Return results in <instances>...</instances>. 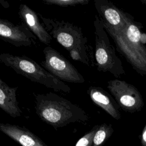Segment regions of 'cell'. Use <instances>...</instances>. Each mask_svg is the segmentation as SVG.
<instances>
[{
    "mask_svg": "<svg viewBox=\"0 0 146 146\" xmlns=\"http://www.w3.org/2000/svg\"><path fill=\"white\" fill-rule=\"evenodd\" d=\"M140 40L142 44H146V33H143V32L141 33Z\"/></svg>",
    "mask_w": 146,
    "mask_h": 146,
    "instance_id": "cell-18",
    "label": "cell"
},
{
    "mask_svg": "<svg viewBox=\"0 0 146 146\" xmlns=\"http://www.w3.org/2000/svg\"><path fill=\"white\" fill-rule=\"evenodd\" d=\"M99 127V125H94L91 129L86 132L78 140L75 146H92L94 136Z\"/></svg>",
    "mask_w": 146,
    "mask_h": 146,
    "instance_id": "cell-16",
    "label": "cell"
},
{
    "mask_svg": "<svg viewBox=\"0 0 146 146\" xmlns=\"http://www.w3.org/2000/svg\"><path fill=\"white\" fill-rule=\"evenodd\" d=\"M0 38L15 47H30L36 44V37L23 22L14 25L11 22L0 19Z\"/></svg>",
    "mask_w": 146,
    "mask_h": 146,
    "instance_id": "cell-8",
    "label": "cell"
},
{
    "mask_svg": "<svg viewBox=\"0 0 146 146\" xmlns=\"http://www.w3.org/2000/svg\"><path fill=\"white\" fill-rule=\"evenodd\" d=\"M47 5H53L60 7L75 6L77 5H85L89 3L88 0H42Z\"/></svg>",
    "mask_w": 146,
    "mask_h": 146,
    "instance_id": "cell-15",
    "label": "cell"
},
{
    "mask_svg": "<svg viewBox=\"0 0 146 146\" xmlns=\"http://www.w3.org/2000/svg\"><path fill=\"white\" fill-rule=\"evenodd\" d=\"M107 87L124 111L135 113L141 111L144 107L143 97L135 86L124 80L115 79L108 80Z\"/></svg>",
    "mask_w": 146,
    "mask_h": 146,
    "instance_id": "cell-7",
    "label": "cell"
},
{
    "mask_svg": "<svg viewBox=\"0 0 146 146\" xmlns=\"http://www.w3.org/2000/svg\"><path fill=\"white\" fill-rule=\"evenodd\" d=\"M0 2H1V3L2 6L3 7H5V8H7V7H9V5H6V4H7V3H8V2H6V1H3V0H1Z\"/></svg>",
    "mask_w": 146,
    "mask_h": 146,
    "instance_id": "cell-19",
    "label": "cell"
},
{
    "mask_svg": "<svg viewBox=\"0 0 146 146\" xmlns=\"http://www.w3.org/2000/svg\"><path fill=\"white\" fill-rule=\"evenodd\" d=\"M103 23L117 50L139 75L146 76V46L140 40L143 25L131 15L124 27L120 30H114Z\"/></svg>",
    "mask_w": 146,
    "mask_h": 146,
    "instance_id": "cell-2",
    "label": "cell"
},
{
    "mask_svg": "<svg viewBox=\"0 0 146 146\" xmlns=\"http://www.w3.org/2000/svg\"><path fill=\"white\" fill-rule=\"evenodd\" d=\"M18 87H11L0 79V108L13 117L21 116L22 111L16 97Z\"/></svg>",
    "mask_w": 146,
    "mask_h": 146,
    "instance_id": "cell-13",
    "label": "cell"
},
{
    "mask_svg": "<svg viewBox=\"0 0 146 146\" xmlns=\"http://www.w3.org/2000/svg\"><path fill=\"white\" fill-rule=\"evenodd\" d=\"M114 130L111 124L99 125L93 139L92 146H102L111 136Z\"/></svg>",
    "mask_w": 146,
    "mask_h": 146,
    "instance_id": "cell-14",
    "label": "cell"
},
{
    "mask_svg": "<svg viewBox=\"0 0 146 146\" xmlns=\"http://www.w3.org/2000/svg\"><path fill=\"white\" fill-rule=\"evenodd\" d=\"M87 92L91 100L113 119L119 120L121 118L120 107L109 93L100 87L90 86Z\"/></svg>",
    "mask_w": 146,
    "mask_h": 146,
    "instance_id": "cell-12",
    "label": "cell"
},
{
    "mask_svg": "<svg viewBox=\"0 0 146 146\" xmlns=\"http://www.w3.org/2000/svg\"><path fill=\"white\" fill-rule=\"evenodd\" d=\"M18 15L22 22L25 23L27 27L42 43L49 46L52 40L51 36L48 33L42 22L40 21L38 13L25 4H21L19 6Z\"/></svg>",
    "mask_w": 146,
    "mask_h": 146,
    "instance_id": "cell-10",
    "label": "cell"
},
{
    "mask_svg": "<svg viewBox=\"0 0 146 146\" xmlns=\"http://www.w3.org/2000/svg\"><path fill=\"white\" fill-rule=\"evenodd\" d=\"M95 35V60L97 70L104 72H109L115 78L124 75L121 60L117 56L113 46L111 43L102 19L95 15L94 21Z\"/></svg>",
    "mask_w": 146,
    "mask_h": 146,
    "instance_id": "cell-5",
    "label": "cell"
},
{
    "mask_svg": "<svg viewBox=\"0 0 146 146\" xmlns=\"http://www.w3.org/2000/svg\"><path fill=\"white\" fill-rule=\"evenodd\" d=\"M35 111L43 121L57 129L70 123H84L90 117L76 104L55 93L34 94Z\"/></svg>",
    "mask_w": 146,
    "mask_h": 146,
    "instance_id": "cell-1",
    "label": "cell"
},
{
    "mask_svg": "<svg viewBox=\"0 0 146 146\" xmlns=\"http://www.w3.org/2000/svg\"><path fill=\"white\" fill-rule=\"evenodd\" d=\"M140 141L142 146H146V124L144 125L140 135Z\"/></svg>",
    "mask_w": 146,
    "mask_h": 146,
    "instance_id": "cell-17",
    "label": "cell"
},
{
    "mask_svg": "<svg viewBox=\"0 0 146 146\" xmlns=\"http://www.w3.org/2000/svg\"><path fill=\"white\" fill-rule=\"evenodd\" d=\"M94 6L104 23L114 30L124 27L131 14L117 8L107 0H95Z\"/></svg>",
    "mask_w": 146,
    "mask_h": 146,
    "instance_id": "cell-9",
    "label": "cell"
},
{
    "mask_svg": "<svg viewBox=\"0 0 146 146\" xmlns=\"http://www.w3.org/2000/svg\"><path fill=\"white\" fill-rule=\"evenodd\" d=\"M44 60L40 65L52 75L63 82L83 83L85 80L75 67L61 54L50 46L43 50Z\"/></svg>",
    "mask_w": 146,
    "mask_h": 146,
    "instance_id": "cell-6",
    "label": "cell"
},
{
    "mask_svg": "<svg viewBox=\"0 0 146 146\" xmlns=\"http://www.w3.org/2000/svg\"><path fill=\"white\" fill-rule=\"evenodd\" d=\"M0 131L22 146H48L29 129L9 123H1Z\"/></svg>",
    "mask_w": 146,
    "mask_h": 146,
    "instance_id": "cell-11",
    "label": "cell"
},
{
    "mask_svg": "<svg viewBox=\"0 0 146 146\" xmlns=\"http://www.w3.org/2000/svg\"><path fill=\"white\" fill-rule=\"evenodd\" d=\"M48 33L69 53L72 59L90 66L88 39L81 27L63 20L44 17L38 13Z\"/></svg>",
    "mask_w": 146,
    "mask_h": 146,
    "instance_id": "cell-3",
    "label": "cell"
},
{
    "mask_svg": "<svg viewBox=\"0 0 146 146\" xmlns=\"http://www.w3.org/2000/svg\"><path fill=\"white\" fill-rule=\"evenodd\" d=\"M0 60L18 74L26 77L33 82L42 84L57 92L70 93L71 91L69 86L26 56L2 53L0 55Z\"/></svg>",
    "mask_w": 146,
    "mask_h": 146,
    "instance_id": "cell-4",
    "label": "cell"
},
{
    "mask_svg": "<svg viewBox=\"0 0 146 146\" xmlns=\"http://www.w3.org/2000/svg\"><path fill=\"white\" fill-rule=\"evenodd\" d=\"M140 2L143 4L145 6H146V0H140Z\"/></svg>",
    "mask_w": 146,
    "mask_h": 146,
    "instance_id": "cell-20",
    "label": "cell"
}]
</instances>
